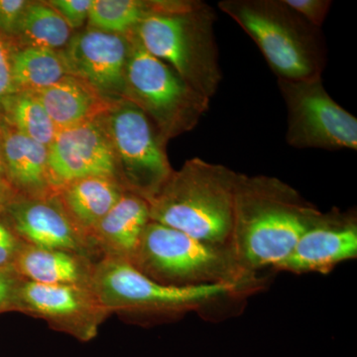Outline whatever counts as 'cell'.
Returning <instances> with one entry per match:
<instances>
[{
  "label": "cell",
  "mask_w": 357,
  "mask_h": 357,
  "mask_svg": "<svg viewBox=\"0 0 357 357\" xmlns=\"http://www.w3.org/2000/svg\"><path fill=\"white\" fill-rule=\"evenodd\" d=\"M321 211L278 178L238 173L229 245L249 273L276 267Z\"/></svg>",
  "instance_id": "1"
},
{
  "label": "cell",
  "mask_w": 357,
  "mask_h": 357,
  "mask_svg": "<svg viewBox=\"0 0 357 357\" xmlns=\"http://www.w3.org/2000/svg\"><path fill=\"white\" fill-rule=\"evenodd\" d=\"M237 175L220 164L188 160L148 199L150 220L199 241L229 244Z\"/></svg>",
  "instance_id": "2"
},
{
  "label": "cell",
  "mask_w": 357,
  "mask_h": 357,
  "mask_svg": "<svg viewBox=\"0 0 357 357\" xmlns=\"http://www.w3.org/2000/svg\"><path fill=\"white\" fill-rule=\"evenodd\" d=\"M218 6L255 42L278 79L321 77L328 60L323 31L284 0H222Z\"/></svg>",
  "instance_id": "3"
},
{
  "label": "cell",
  "mask_w": 357,
  "mask_h": 357,
  "mask_svg": "<svg viewBox=\"0 0 357 357\" xmlns=\"http://www.w3.org/2000/svg\"><path fill=\"white\" fill-rule=\"evenodd\" d=\"M131 264L152 280L178 287L230 284L249 289L258 283L229 244L199 241L152 220Z\"/></svg>",
  "instance_id": "4"
},
{
  "label": "cell",
  "mask_w": 357,
  "mask_h": 357,
  "mask_svg": "<svg viewBox=\"0 0 357 357\" xmlns=\"http://www.w3.org/2000/svg\"><path fill=\"white\" fill-rule=\"evenodd\" d=\"M215 18L213 7L195 1L183 10L150 15L134 33L148 53L211 100L222 79L213 31Z\"/></svg>",
  "instance_id": "5"
},
{
  "label": "cell",
  "mask_w": 357,
  "mask_h": 357,
  "mask_svg": "<svg viewBox=\"0 0 357 357\" xmlns=\"http://www.w3.org/2000/svg\"><path fill=\"white\" fill-rule=\"evenodd\" d=\"M89 287L109 314L172 316L197 311L248 288L230 284L178 287L152 280L131 263L102 257L91 270Z\"/></svg>",
  "instance_id": "6"
},
{
  "label": "cell",
  "mask_w": 357,
  "mask_h": 357,
  "mask_svg": "<svg viewBox=\"0 0 357 357\" xmlns=\"http://www.w3.org/2000/svg\"><path fill=\"white\" fill-rule=\"evenodd\" d=\"M128 35V100L155 121L164 141L192 130L210 109L211 100L185 83L170 66L148 53L135 33Z\"/></svg>",
  "instance_id": "7"
},
{
  "label": "cell",
  "mask_w": 357,
  "mask_h": 357,
  "mask_svg": "<svg viewBox=\"0 0 357 357\" xmlns=\"http://www.w3.org/2000/svg\"><path fill=\"white\" fill-rule=\"evenodd\" d=\"M116 159L117 178L126 191L148 201L173 173L156 126L137 105L117 100L102 119Z\"/></svg>",
  "instance_id": "8"
},
{
  "label": "cell",
  "mask_w": 357,
  "mask_h": 357,
  "mask_svg": "<svg viewBox=\"0 0 357 357\" xmlns=\"http://www.w3.org/2000/svg\"><path fill=\"white\" fill-rule=\"evenodd\" d=\"M288 112L286 140L298 149L356 150L357 119L328 95L321 77L278 79Z\"/></svg>",
  "instance_id": "9"
},
{
  "label": "cell",
  "mask_w": 357,
  "mask_h": 357,
  "mask_svg": "<svg viewBox=\"0 0 357 357\" xmlns=\"http://www.w3.org/2000/svg\"><path fill=\"white\" fill-rule=\"evenodd\" d=\"M15 311L43 319L52 328L81 342L95 338L109 314L89 286L47 285L26 280L18 291Z\"/></svg>",
  "instance_id": "10"
},
{
  "label": "cell",
  "mask_w": 357,
  "mask_h": 357,
  "mask_svg": "<svg viewBox=\"0 0 357 357\" xmlns=\"http://www.w3.org/2000/svg\"><path fill=\"white\" fill-rule=\"evenodd\" d=\"M48 163L57 191L84 178H117L114 148L100 119L59 131L48 148Z\"/></svg>",
  "instance_id": "11"
},
{
  "label": "cell",
  "mask_w": 357,
  "mask_h": 357,
  "mask_svg": "<svg viewBox=\"0 0 357 357\" xmlns=\"http://www.w3.org/2000/svg\"><path fill=\"white\" fill-rule=\"evenodd\" d=\"M357 257L356 211L321 213L298 239L290 255L274 269L295 274L330 273Z\"/></svg>",
  "instance_id": "12"
},
{
  "label": "cell",
  "mask_w": 357,
  "mask_h": 357,
  "mask_svg": "<svg viewBox=\"0 0 357 357\" xmlns=\"http://www.w3.org/2000/svg\"><path fill=\"white\" fill-rule=\"evenodd\" d=\"M129 45L128 35L89 29L72 36L62 52L70 76L79 77L105 98L128 100Z\"/></svg>",
  "instance_id": "13"
},
{
  "label": "cell",
  "mask_w": 357,
  "mask_h": 357,
  "mask_svg": "<svg viewBox=\"0 0 357 357\" xmlns=\"http://www.w3.org/2000/svg\"><path fill=\"white\" fill-rule=\"evenodd\" d=\"M2 211L8 218L7 225L26 244L69 251L91 260L96 255L89 239L66 213L57 194L46 198L16 196Z\"/></svg>",
  "instance_id": "14"
},
{
  "label": "cell",
  "mask_w": 357,
  "mask_h": 357,
  "mask_svg": "<svg viewBox=\"0 0 357 357\" xmlns=\"http://www.w3.org/2000/svg\"><path fill=\"white\" fill-rule=\"evenodd\" d=\"M148 202L129 191L124 192L114 208L89 234L95 253L132 263L141 236L150 222Z\"/></svg>",
  "instance_id": "15"
},
{
  "label": "cell",
  "mask_w": 357,
  "mask_h": 357,
  "mask_svg": "<svg viewBox=\"0 0 357 357\" xmlns=\"http://www.w3.org/2000/svg\"><path fill=\"white\" fill-rule=\"evenodd\" d=\"M2 152L9 182L18 196L46 198L57 194L48 163V148L0 121Z\"/></svg>",
  "instance_id": "16"
},
{
  "label": "cell",
  "mask_w": 357,
  "mask_h": 357,
  "mask_svg": "<svg viewBox=\"0 0 357 357\" xmlns=\"http://www.w3.org/2000/svg\"><path fill=\"white\" fill-rule=\"evenodd\" d=\"M33 93L59 131L100 119L114 107L89 84L73 76Z\"/></svg>",
  "instance_id": "17"
},
{
  "label": "cell",
  "mask_w": 357,
  "mask_h": 357,
  "mask_svg": "<svg viewBox=\"0 0 357 357\" xmlns=\"http://www.w3.org/2000/svg\"><path fill=\"white\" fill-rule=\"evenodd\" d=\"M93 264L89 258L77 253L23 243L13 266L26 281L89 286Z\"/></svg>",
  "instance_id": "18"
},
{
  "label": "cell",
  "mask_w": 357,
  "mask_h": 357,
  "mask_svg": "<svg viewBox=\"0 0 357 357\" xmlns=\"http://www.w3.org/2000/svg\"><path fill=\"white\" fill-rule=\"evenodd\" d=\"M124 192L126 188L117 178L89 177L63 185L57 195L70 220L89 239Z\"/></svg>",
  "instance_id": "19"
},
{
  "label": "cell",
  "mask_w": 357,
  "mask_h": 357,
  "mask_svg": "<svg viewBox=\"0 0 357 357\" xmlns=\"http://www.w3.org/2000/svg\"><path fill=\"white\" fill-rule=\"evenodd\" d=\"M192 3L194 1L93 0L88 20L93 29L110 34L128 35L150 15L176 13Z\"/></svg>",
  "instance_id": "20"
},
{
  "label": "cell",
  "mask_w": 357,
  "mask_h": 357,
  "mask_svg": "<svg viewBox=\"0 0 357 357\" xmlns=\"http://www.w3.org/2000/svg\"><path fill=\"white\" fill-rule=\"evenodd\" d=\"M70 76L62 51L42 47L16 49L13 57V79L17 91H38Z\"/></svg>",
  "instance_id": "21"
},
{
  "label": "cell",
  "mask_w": 357,
  "mask_h": 357,
  "mask_svg": "<svg viewBox=\"0 0 357 357\" xmlns=\"http://www.w3.org/2000/svg\"><path fill=\"white\" fill-rule=\"evenodd\" d=\"M70 26L49 4L30 2L26 8L17 37L23 47L64 50L72 38Z\"/></svg>",
  "instance_id": "22"
},
{
  "label": "cell",
  "mask_w": 357,
  "mask_h": 357,
  "mask_svg": "<svg viewBox=\"0 0 357 357\" xmlns=\"http://www.w3.org/2000/svg\"><path fill=\"white\" fill-rule=\"evenodd\" d=\"M2 112L7 123L47 148L59 132L46 109L31 91H18L6 102Z\"/></svg>",
  "instance_id": "23"
},
{
  "label": "cell",
  "mask_w": 357,
  "mask_h": 357,
  "mask_svg": "<svg viewBox=\"0 0 357 357\" xmlns=\"http://www.w3.org/2000/svg\"><path fill=\"white\" fill-rule=\"evenodd\" d=\"M15 51L7 37L0 32V112L3 110L6 102L18 93L13 79V57Z\"/></svg>",
  "instance_id": "24"
},
{
  "label": "cell",
  "mask_w": 357,
  "mask_h": 357,
  "mask_svg": "<svg viewBox=\"0 0 357 357\" xmlns=\"http://www.w3.org/2000/svg\"><path fill=\"white\" fill-rule=\"evenodd\" d=\"M29 1L0 0V32L6 37H17Z\"/></svg>",
  "instance_id": "25"
},
{
  "label": "cell",
  "mask_w": 357,
  "mask_h": 357,
  "mask_svg": "<svg viewBox=\"0 0 357 357\" xmlns=\"http://www.w3.org/2000/svg\"><path fill=\"white\" fill-rule=\"evenodd\" d=\"M93 0H52L48 4L70 26V29L81 27L88 20Z\"/></svg>",
  "instance_id": "26"
},
{
  "label": "cell",
  "mask_w": 357,
  "mask_h": 357,
  "mask_svg": "<svg viewBox=\"0 0 357 357\" xmlns=\"http://www.w3.org/2000/svg\"><path fill=\"white\" fill-rule=\"evenodd\" d=\"M293 10L314 27L321 28L330 13V0H284Z\"/></svg>",
  "instance_id": "27"
},
{
  "label": "cell",
  "mask_w": 357,
  "mask_h": 357,
  "mask_svg": "<svg viewBox=\"0 0 357 357\" xmlns=\"http://www.w3.org/2000/svg\"><path fill=\"white\" fill-rule=\"evenodd\" d=\"M23 280L13 265L0 267V312L15 310L18 291Z\"/></svg>",
  "instance_id": "28"
},
{
  "label": "cell",
  "mask_w": 357,
  "mask_h": 357,
  "mask_svg": "<svg viewBox=\"0 0 357 357\" xmlns=\"http://www.w3.org/2000/svg\"><path fill=\"white\" fill-rule=\"evenodd\" d=\"M23 243L7 223L0 220V267L13 264Z\"/></svg>",
  "instance_id": "29"
},
{
  "label": "cell",
  "mask_w": 357,
  "mask_h": 357,
  "mask_svg": "<svg viewBox=\"0 0 357 357\" xmlns=\"http://www.w3.org/2000/svg\"><path fill=\"white\" fill-rule=\"evenodd\" d=\"M16 196L13 185L7 176L6 163H4L3 152H2L1 137H0V211L10 203Z\"/></svg>",
  "instance_id": "30"
}]
</instances>
